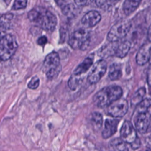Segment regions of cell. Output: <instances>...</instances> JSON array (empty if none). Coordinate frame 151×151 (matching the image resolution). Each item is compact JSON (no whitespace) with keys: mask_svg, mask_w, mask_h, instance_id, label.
<instances>
[{"mask_svg":"<svg viewBox=\"0 0 151 151\" xmlns=\"http://www.w3.org/2000/svg\"><path fill=\"white\" fill-rule=\"evenodd\" d=\"M2 37H3V36H2V35H1V31H0V39H1Z\"/></svg>","mask_w":151,"mask_h":151,"instance_id":"cell-29","label":"cell"},{"mask_svg":"<svg viewBox=\"0 0 151 151\" xmlns=\"http://www.w3.org/2000/svg\"><path fill=\"white\" fill-rule=\"evenodd\" d=\"M14 15L11 13L4 14L0 17V27L5 29H10L12 27V20Z\"/></svg>","mask_w":151,"mask_h":151,"instance_id":"cell-21","label":"cell"},{"mask_svg":"<svg viewBox=\"0 0 151 151\" xmlns=\"http://www.w3.org/2000/svg\"><path fill=\"white\" fill-rule=\"evenodd\" d=\"M90 40V31L85 28H78L71 33L68 43L73 49L85 50L89 45Z\"/></svg>","mask_w":151,"mask_h":151,"instance_id":"cell-4","label":"cell"},{"mask_svg":"<svg viewBox=\"0 0 151 151\" xmlns=\"http://www.w3.org/2000/svg\"><path fill=\"white\" fill-rule=\"evenodd\" d=\"M93 62V57L91 56L87 57L75 69L73 73V75L79 76L80 75L86 73L92 65Z\"/></svg>","mask_w":151,"mask_h":151,"instance_id":"cell-16","label":"cell"},{"mask_svg":"<svg viewBox=\"0 0 151 151\" xmlns=\"http://www.w3.org/2000/svg\"><path fill=\"white\" fill-rule=\"evenodd\" d=\"M136 116L134 122L135 127L140 133H145L149 126L150 121V110L135 111Z\"/></svg>","mask_w":151,"mask_h":151,"instance_id":"cell-10","label":"cell"},{"mask_svg":"<svg viewBox=\"0 0 151 151\" xmlns=\"http://www.w3.org/2000/svg\"><path fill=\"white\" fill-rule=\"evenodd\" d=\"M100 14L95 10L87 12L81 18L82 24L86 28H91L96 25L101 20Z\"/></svg>","mask_w":151,"mask_h":151,"instance_id":"cell-11","label":"cell"},{"mask_svg":"<svg viewBox=\"0 0 151 151\" xmlns=\"http://www.w3.org/2000/svg\"><path fill=\"white\" fill-rule=\"evenodd\" d=\"M123 91L118 86H109L103 88L93 96V102L99 107H107L113 101L121 98Z\"/></svg>","mask_w":151,"mask_h":151,"instance_id":"cell-2","label":"cell"},{"mask_svg":"<svg viewBox=\"0 0 151 151\" xmlns=\"http://www.w3.org/2000/svg\"><path fill=\"white\" fill-rule=\"evenodd\" d=\"M90 121L94 130H99L103 124V116L99 112H93L90 115Z\"/></svg>","mask_w":151,"mask_h":151,"instance_id":"cell-20","label":"cell"},{"mask_svg":"<svg viewBox=\"0 0 151 151\" xmlns=\"http://www.w3.org/2000/svg\"><path fill=\"white\" fill-rule=\"evenodd\" d=\"M132 24L129 20L122 19L111 27L107 34V40L110 42H117L125 37L129 32Z\"/></svg>","mask_w":151,"mask_h":151,"instance_id":"cell-6","label":"cell"},{"mask_svg":"<svg viewBox=\"0 0 151 151\" xmlns=\"http://www.w3.org/2000/svg\"><path fill=\"white\" fill-rule=\"evenodd\" d=\"M40 84V79L37 76L33 77L28 84V87L30 89H36Z\"/></svg>","mask_w":151,"mask_h":151,"instance_id":"cell-25","label":"cell"},{"mask_svg":"<svg viewBox=\"0 0 151 151\" xmlns=\"http://www.w3.org/2000/svg\"><path fill=\"white\" fill-rule=\"evenodd\" d=\"M140 3V1L126 0L123 5V12L127 15H130L136 10Z\"/></svg>","mask_w":151,"mask_h":151,"instance_id":"cell-19","label":"cell"},{"mask_svg":"<svg viewBox=\"0 0 151 151\" xmlns=\"http://www.w3.org/2000/svg\"><path fill=\"white\" fill-rule=\"evenodd\" d=\"M109 151H129L127 144L120 138H114L110 141Z\"/></svg>","mask_w":151,"mask_h":151,"instance_id":"cell-15","label":"cell"},{"mask_svg":"<svg viewBox=\"0 0 151 151\" xmlns=\"http://www.w3.org/2000/svg\"><path fill=\"white\" fill-rule=\"evenodd\" d=\"M119 120L116 119H107L104 123V128L102 132V137L107 139L112 136L117 131Z\"/></svg>","mask_w":151,"mask_h":151,"instance_id":"cell-13","label":"cell"},{"mask_svg":"<svg viewBox=\"0 0 151 151\" xmlns=\"http://www.w3.org/2000/svg\"><path fill=\"white\" fill-rule=\"evenodd\" d=\"M80 83V78L78 76L72 75L68 81V86L72 90H75L78 86Z\"/></svg>","mask_w":151,"mask_h":151,"instance_id":"cell-23","label":"cell"},{"mask_svg":"<svg viewBox=\"0 0 151 151\" xmlns=\"http://www.w3.org/2000/svg\"><path fill=\"white\" fill-rule=\"evenodd\" d=\"M128 108L127 101L124 99L120 98L107 107V113L113 117H122L126 114Z\"/></svg>","mask_w":151,"mask_h":151,"instance_id":"cell-8","label":"cell"},{"mask_svg":"<svg viewBox=\"0 0 151 151\" xmlns=\"http://www.w3.org/2000/svg\"><path fill=\"white\" fill-rule=\"evenodd\" d=\"M28 19L38 27L46 31L53 30L57 23L55 15L42 6H36L28 13Z\"/></svg>","mask_w":151,"mask_h":151,"instance_id":"cell-1","label":"cell"},{"mask_svg":"<svg viewBox=\"0 0 151 151\" xmlns=\"http://www.w3.org/2000/svg\"><path fill=\"white\" fill-rule=\"evenodd\" d=\"M107 63L104 60H98L93 66L87 76V81L91 84L97 83L104 76L107 70Z\"/></svg>","mask_w":151,"mask_h":151,"instance_id":"cell-9","label":"cell"},{"mask_svg":"<svg viewBox=\"0 0 151 151\" xmlns=\"http://www.w3.org/2000/svg\"><path fill=\"white\" fill-rule=\"evenodd\" d=\"M131 47V43L127 40L115 42V50L114 56L124 58L128 54Z\"/></svg>","mask_w":151,"mask_h":151,"instance_id":"cell-14","label":"cell"},{"mask_svg":"<svg viewBox=\"0 0 151 151\" xmlns=\"http://www.w3.org/2000/svg\"><path fill=\"white\" fill-rule=\"evenodd\" d=\"M18 44L15 37L11 34H5L0 39V60L6 61L15 54Z\"/></svg>","mask_w":151,"mask_h":151,"instance_id":"cell-5","label":"cell"},{"mask_svg":"<svg viewBox=\"0 0 151 151\" xmlns=\"http://www.w3.org/2000/svg\"><path fill=\"white\" fill-rule=\"evenodd\" d=\"M146 94V89L144 87L139 88L133 95L131 99V104L133 106H137L143 100Z\"/></svg>","mask_w":151,"mask_h":151,"instance_id":"cell-22","label":"cell"},{"mask_svg":"<svg viewBox=\"0 0 151 151\" xmlns=\"http://www.w3.org/2000/svg\"><path fill=\"white\" fill-rule=\"evenodd\" d=\"M121 139L126 143L130 144L134 149L140 147V143L137 135L136 129L132 123L128 120H126L123 123L120 129Z\"/></svg>","mask_w":151,"mask_h":151,"instance_id":"cell-7","label":"cell"},{"mask_svg":"<svg viewBox=\"0 0 151 151\" xmlns=\"http://www.w3.org/2000/svg\"><path fill=\"white\" fill-rule=\"evenodd\" d=\"M74 2L77 5L81 6L85 5L87 2V1H75Z\"/></svg>","mask_w":151,"mask_h":151,"instance_id":"cell-28","label":"cell"},{"mask_svg":"<svg viewBox=\"0 0 151 151\" xmlns=\"http://www.w3.org/2000/svg\"><path fill=\"white\" fill-rule=\"evenodd\" d=\"M61 4L58 5L61 8L63 14L68 18H73L76 14L77 9L73 4H63L64 1H59Z\"/></svg>","mask_w":151,"mask_h":151,"instance_id":"cell-18","label":"cell"},{"mask_svg":"<svg viewBox=\"0 0 151 151\" xmlns=\"http://www.w3.org/2000/svg\"><path fill=\"white\" fill-rule=\"evenodd\" d=\"M150 41L145 42L141 46L136 56V61L138 65H143L149 61L150 58Z\"/></svg>","mask_w":151,"mask_h":151,"instance_id":"cell-12","label":"cell"},{"mask_svg":"<svg viewBox=\"0 0 151 151\" xmlns=\"http://www.w3.org/2000/svg\"><path fill=\"white\" fill-rule=\"evenodd\" d=\"M122 75L121 67L119 64L113 63L110 65L109 69V77L111 80L114 81L119 79Z\"/></svg>","mask_w":151,"mask_h":151,"instance_id":"cell-17","label":"cell"},{"mask_svg":"<svg viewBox=\"0 0 151 151\" xmlns=\"http://www.w3.org/2000/svg\"><path fill=\"white\" fill-rule=\"evenodd\" d=\"M27 1H15L12 8L14 10H18L25 8L27 6Z\"/></svg>","mask_w":151,"mask_h":151,"instance_id":"cell-26","label":"cell"},{"mask_svg":"<svg viewBox=\"0 0 151 151\" xmlns=\"http://www.w3.org/2000/svg\"><path fill=\"white\" fill-rule=\"evenodd\" d=\"M42 70L48 80H52L58 75L61 70V66L60 56L57 52H51L45 57Z\"/></svg>","mask_w":151,"mask_h":151,"instance_id":"cell-3","label":"cell"},{"mask_svg":"<svg viewBox=\"0 0 151 151\" xmlns=\"http://www.w3.org/2000/svg\"><path fill=\"white\" fill-rule=\"evenodd\" d=\"M117 2V1H96L95 3L96 4L98 7H100L102 9H109L114 4Z\"/></svg>","mask_w":151,"mask_h":151,"instance_id":"cell-24","label":"cell"},{"mask_svg":"<svg viewBox=\"0 0 151 151\" xmlns=\"http://www.w3.org/2000/svg\"><path fill=\"white\" fill-rule=\"evenodd\" d=\"M47 38L46 36L43 35V36H41L40 37H39L37 40V44L40 45H44L45 44H47Z\"/></svg>","mask_w":151,"mask_h":151,"instance_id":"cell-27","label":"cell"}]
</instances>
